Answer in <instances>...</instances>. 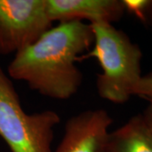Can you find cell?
Masks as SVG:
<instances>
[{"mask_svg":"<svg viewBox=\"0 0 152 152\" xmlns=\"http://www.w3.org/2000/svg\"><path fill=\"white\" fill-rule=\"evenodd\" d=\"M94 34L91 24L59 23L15 54L9 75L26 82L44 96L67 100L78 92L83 75L76 62L91 49Z\"/></svg>","mask_w":152,"mask_h":152,"instance_id":"6da1fadb","label":"cell"},{"mask_svg":"<svg viewBox=\"0 0 152 152\" xmlns=\"http://www.w3.org/2000/svg\"><path fill=\"white\" fill-rule=\"evenodd\" d=\"M94 34L92 48L79 60L96 58L102 68L96 78L101 97L111 102H126L141 79L142 52L124 31L112 24H91Z\"/></svg>","mask_w":152,"mask_h":152,"instance_id":"7a4b0ae2","label":"cell"},{"mask_svg":"<svg viewBox=\"0 0 152 152\" xmlns=\"http://www.w3.org/2000/svg\"><path fill=\"white\" fill-rule=\"evenodd\" d=\"M60 117L52 110L28 114L10 79L0 67V137L12 152H52Z\"/></svg>","mask_w":152,"mask_h":152,"instance_id":"3957f363","label":"cell"},{"mask_svg":"<svg viewBox=\"0 0 152 152\" xmlns=\"http://www.w3.org/2000/svg\"><path fill=\"white\" fill-rule=\"evenodd\" d=\"M47 0H0V54H15L52 27Z\"/></svg>","mask_w":152,"mask_h":152,"instance_id":"277c9868","label":"cell"},{"mask_svg":"<svg viewBox=\"0 0 152 152\" xmlns=\"http://www.w3.org/2000/svg\"><path fill=\"white\" fill-rule=\"evenodd\" d=\"M113 118L103 109L87 110L70 118L55 152H102Z\"/></svg>","mask_w":152,"mask_h":152,"instance_id":"5b68a950","label":"cell"},{"mask_svg":"<svg viewBox=\"0 0 152 152\" xmlns=\"http://www.w3.org/2000/svg\"><path fill=\"white\" fill-rule=\"evenodd\" d=\"M52 22L82 21L90 24L118 21L125 12L123 0H47Z\"/></svg>","mask_w":152,"mask_h":152,"instance_id":"8992f818","label":"cell"},{"mask_svg":"<svg viewBox=\"0 0 152 152\" xmlns=\"http://www.w3.org/2000/svg\"><path fill=\"white\" fill-rule=\"evenodd\" d=\"M106 152H152V135L141 114L132 117L126 124L109 132Z\"/></svg>","mask_w":152,"mask_h":152,"instance_id":"52a82bcc","label":"cell"},{"mask_svg":"<svg viewBox=\"0 0 152 152\" xmlns=\"http://www.w3.org/2000/svg\"><path fill=\"white\" fill-rule=\"evenodd\" d=\"M133 96H138L152 102V73L142 76L133 90Z\"/></svg>","mask_w":152,"mask_h":152,"instance_id":"ba28073f","label":"cell"},{"mask_svg":"<svg viewBox=\"0 0 152 152\" xmlns=\"http://www.w3.org/2000/svg\"><path fill=\"white\" fill-rule=\"evenodd\" d=\"M125 11L135 15L140 20L145 23V13L149 0H123Z\"/></svg>","mask_w":152,"mask_h":152,"instance_id":"9c48e42d","label":"cell"},{"mask_svg":"<svg viewBox=\"0 0 152 152\" xmlns=\"http://www.w3.org/2000/svg\"><path fill=\"white\" fill-rule=\"evenodd\" d=\"M141 116L152 135V102H149V105L144 110Z\"/></svg>","mask_w":152,"mask_h":152,"instance_id":"30bf717a","label":"cell"},{"mask_svg":"<svg viewBox=\"0 0 152 152\" xmlns=\"http://www.w3.org/2000/svg\"><path fill=\"white\" fill-rule=\"evenodd\" d=\"M145 24L152 30V0H149V4L147 7L145 18Z\"/></svg>","mask_w":152,"mask_h":152,"instance_id":"8fae6325","label":"cell"},{"mask_svg":"<svg viewBox=\"0 0 152 152\" xmlns=\"http://www.w3.org/2000/svg\"><path fill=\"white\" fill-rule=\"evenodd\" d=\"M102 152H106V151H102Z\"/></svg>","mask_w":152,"mask_h":152,"instance_id":"7c38bea8","label":"cell"}]
</instances>
